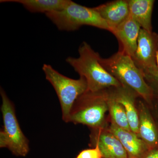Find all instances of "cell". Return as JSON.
Returning <instances> with one entry per match:
<instances>
[{"label": "cell", "mask_w": 158, "mask_h": 158, "mask_svg": "<svg viewBox=\"0 0 158 158\" xmlns=\"http://www.w3.org/2000/svg\"><path fill=\"white\" fill-rule=\"evenodd\" d=\"M78 58L69 57L66 62L80 75L85 78L88 85L87 91L97 92L108 88L122 86L112 76L100 62V56L86 42L79 47Z\"/></svg>", "instance_id": "obj_1"}, {"label": "cell", "mask_w": 158, "mask_h": 158, "mask_svg": "<svg viewBox=\"0 0 158 158\" xmlns=\"http://www.w3.org/2000/svg\"><path fill=\"white\" fill-rule=\"evenodd\" d=\"M99 61L105 69L122 86L132 90L151 104L154 98L152 89L131 57L119 50L109 58L103 59L101 57Z\"/></svg>", "instance_id": "obj_2"}, {"label": "cell", "mask_w": 158, "mask_h": 158, "mask_svg": "<svg viewBox=\"0 0 158 158\" xmlns=\"http://www.w3.org/2000/svg\"><path fill=\"white\" fill-rule=\"evenodd\" d=\"M45 15L60 31H76L82 26L87 25L111 31L107 23L94 8L73 1L63 10L49 12Z\"/></svg>", "instance_id": "obj_3"}, {"label": "cell", "mask_w": 158, "mask_h": 158, "mask_svg": "<svg viewBox=\"0 0 158 158\" xmlns=\"http://www.w3.org/2000/svg\"><path fill=\"white\" fill-rule=\"evenodd\" d=\"M109 110L106 93L87 91L79 97L71 110L68 123H81L94 129L101 128Z\"/></svg>", "instance_id": "obj_4"}, {"label": "cell", "mask_w": 158, "mask_h": 158, "mask_svg": "<svg viewBox=\"0 0 158 158\" xmlns=\"http://www.w3.org/2000/svg\"><path fill=\"white\" fill-rule=\"evenodd\" d=\"M42 69L46 79L52 85L59 99L62 119L68 123L74 104L88 90L87 81L83 77L75 80L65 76L48 64H44Z\"/></svg>", "instance_id": "obj_5"}, {"label": "cell", "mask_w": 158, "mask_h": 158, "mask_svg": "<svg viewBox=\"0 0 158 158\" xmlns=\"http://www.w3.org/2000/svg\"><path fill=\"white\" fill-rule=\"evenodd\" d=\"M0 94L4 123L0 133V147L8 148L15 155L25 156L30 149L28 141L20 127L14 105L2 88H1Z\"/></svg>", "instance_id": "obj_6"}, {"label": "cell", "mask_w": 158, "mask_h": 158, "mask_svg": "<svg viewBox=\"0 0 158 158\" xmlns=\"http://www.w3.org/2000/svg\"><path fill=\"white\" fill-rule=\"evenodd\" d=\"M158 52V34L155 32L140 30L137 49L132 59L141 71L158 68L156 55Z\"/></svg>", "instance_id": "obj_7"}, {"label": "cell", "mask_w": 158, "mask_h": 158, "mask_svg": "<svg viewBox=\"0 0 158 158\" xmlns=\"http://www.w3.org/2000/svg\"><path fill=\"white\" fill-rule=\"evenodd\" d=\"M141 29L139 24L130 15L123 22L111 31L121 44L119 51L132 58L135 54Z\"/></svg>", "instance_id": "obj_8"}, {"label": "cell", "mask_w": 158, "mask_h": 158, "mask_svg": "<svg viewBox=\"0 0 158 158\" xmlns=\"http://www.w3.org/2000/svg\"><path fill=\"white\" fill-rule=\"evenodd\" d=\"M109 131L121 142L129 158H142L150 150L145 142L131 131L123 129L112 122Z\"/></svg>", "instance_id": "obj_9"}, {"label": "cell", "mask_w": 158, "mask_h": 158, "mask_svg": "<svg viewBox=\"0 0 158 158\" xmlns=\"http://www.w3.org/2000/svg\"><path fill=\"white\" fill-rule=\"evenodd\" d=\"M112 30L118 27L130 15L128 0H116L94 8Z\"/></svg>", "instance_id": "obj_10"}, {"label": "cell", "mask_w": 158, "mask_h": 158, "mask_svg": "<svg viewBox=\"0 0 158 158\" xmlns=\"http://www.w3.org/2000/svg\"><path fill=\"white\" fill-rule=\"evenodd\" d=\"M138 136L147 144L150 150L158 147V129L152 116L145 105L140 102L138 104Z\"/></svg>", "instance_id": "obj_11"}, {"label": "cell", "mask_w": 158, "mask_h": 158, "mask_svg": "<svg viewBox=\"0 0 158 158\" xmlns=\"http://www.w3.org/2000/svg\"><path fill=\"white\" fill-rule=\"evenodd\" d=\"M94 141L102 158H129L121 142L109 131L107 132L100 130L95 135Z\"/></svg>", "instance_id": "obj_12"}, {"label": "cell", "mask_w": 158, "mask_h": 158, "mask_svg": "<svg viewBox=\"0 0 158 158\" xmlns=\"http://www.w3.org/2000/svg\"><path fill=\"white\" fill-rule=\"evenodd\" d=\"M116 91L110 94L123 106L131 131L138 136L139 117L138 110L135 104V98L133 93L135 92L122 86L116 88Z\"/></svg>", "instance_id": "obj_13"}, {"label": "cell", "mask_w": 158, "mask_h": 158, "mask_svg": "<svg viewBox=\"0 0 158 158\" xmlns=\"http://www.w3.org/2000/svg\"><path fill=\"white\" fill-rule=\"evenodd\" d=\"M153 0H128L130 15L139 24L141 29L152 32V15Z\"/></svg>", "instance_id": "obj_14"}, {"label": "cell", "mask_w": 158, "mask_h": 158, "mask_svg": "<svg viewBox=\"0 0 158 158\" xmlns=\"http://www.w3.org/2000/svg\"><path fill=\"white\" fill-rule=\"evenodd\" d=\"M1 2H15L22 4L33 13H49L65 9L71 2L70 0H2Z\"/></svg>", "instance_id": "obj_15"}, {"label": "cell", "mask_w": 158, "mask_h": 158, "mask_svg": "<svg viewBox=\"0 0 158 158\" xmlns=\"http://www.w3.org/2000/svg\"><path fill=\"white\" fill-rule=\"evenodd\" d=\"M107 102L112 123L123 129L131 131L125 110L110 94L106 93Z\"/></svg>", "instance_id": "obj_16"}, {"label": "cell", "mask_w": 158, "mask_h": 158, "mask_svg": "<svg viewBox=\"0 0 158 158\" xmlns=\"http://www.w3.org/2000/svg\"><path fill=\"white\" fill-rule=\"evenodd\" d=\"M144 79L152 89L154 97L158 96V68L142 71Z\"/></svg>", "instance_id": "obj_17"}, {"label": "cell", "mask_w": 158, "mask_h": 158, "mask_svg": "<svg viewBox=\"0 0 158 158\" xmlns=\"http://www.w3.org/2000/svg\"><path fill=\"white\" fill-rule=\"evenodd\" d=\"M76 158H102L101 153L97 146L92 149L85 150L77 157Z\"/></svg>", "instance_id": "obj_18"}, {"label": "cell", "mask_w": 158, "mask_h": 158, "mask_svg": "<svg viewBox=\"0 0 158 158\" xmlns=\"http://www.w3.org/2000/svg\"><path fill=\"white\" fill-rule=\"evenodd\" d=\"M142 158H158V147L148 152Z\"/></svg>", "instance_id": "obj_19"}, {"label": "cell", "mask_w": 158, "mask_h": 158, "mask_svg": "<svg viewBox=\"0 0 158 158\" xmlns=\"http://www.w3.org/2000/svg\"><path fill=\"white\" fill-rule=\"evenodd\" d=\"M156 64L158 68V52H157L156 55Z\"/></svg>", "instance_id": "obj_20"}]
</instances>
